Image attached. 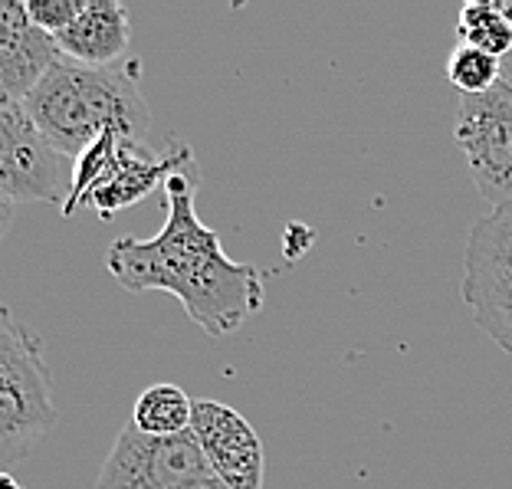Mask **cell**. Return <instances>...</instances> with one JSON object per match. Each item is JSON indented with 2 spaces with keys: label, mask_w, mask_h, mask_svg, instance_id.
Here are the masks:
<instances>
[{
  "label": "cell",
  "mask_w": 512,
  "mask_h": 489,
  "mask_svg": "<svg viewBox=\"0 0 512 489\" xmlns=\"http://www.w3.org/2000/svg\"><path fill=\"white\" fill-rule=\"evenodd\" d=\"M499 83H506L512 89V50L499 60Z\"/></svg>",
  "instance_id": "cell-18"
},
{
  "label": "cell",
  "mask_w": 512,
  "mask_h": 489,
  "mask_svg": "<svg viewBox=\"0 0 512 489\" xmlns=\"http://www.w3.org/2000/svg\"><path fill=\"white\" fill-rule=\"evenodd\" d=\"M191 411L194 401L184 388H178V384H151V388L138 394L128 424L148 437H174L191 430Z\"/></svg>",
  "instance_id": "cell-12"
},
{
  "label": "cell",
  "mask_w": 512,
  "mask_h": 489,
  "mask_svg": "<svg viewBox=\"0 0 512 489\" xmlns=\"http://www.w3.org/2000/svg\"><path fill=\"white\" fill-rule=\"evenodd\" d=\"M56 53L79 66H112L122 63L132 43V14L122 0H89L63 33L53 37Z\"/></svg>",
  "instance_id": "cell-11"
},
{
  "label": "cell",
  "mask_w": 512,
  "mask_h": 489,
  "mask_svg": "<svg viewBox=\"0 0 512 489\" xmlns=\"http://www.w3.org/2000/svg\"><path fill=\"white\" fill-rule=\"evenodd\" d=\"M509 4H512V0H509Z\"/></svg>",
  "instance_id": "cell-20"
},
{
  "label": "cell",
  "mask_w": 512,
  "mask_h": 489,
  "mask_svg": "<svg viewBox=\"0 0 512 489\" xmlns=\"http://www.w3.org/2000/svg\"><path fill=\"white\" fill-rule=\"evenodd\" d=\"M23 109L50 148L73 161L102 135L142 142L151 128V109L142 92V60L135 56L99 69L56 56V63L23 99Z\"/></svg>",
  "instance_id": "cell-2"
},
{
  "label": "cell",
  "mask_w": 512,
  "mask_h": 489,
  "mask_svg": "<svg viewBox=\"0 0 512 489\" xmlns=\"http://www.w3.org/2000/svg\"><path fill=\"white\" fill-rule=\"evenodd\" d=\"M457 37H460V46H470V50H480L486 56L503 60L512 50V20L503 4L473 0V4H463L460 10Z\"/></svg>",
  "instance_id": "cell-13"
},
{
  "label": "cell",
  "mask_w": 512,
  "mask_h": 489,
  "mask_svg": "<svg viewBox=\"0 0 512 489\" xmlns=\"http://www.w3.org/2000/svg\"><path fill=\"white\" fill-rule=\"evenodd\" d=\"M0 489H27L14 473H7V470H0Z\"/></svg>",
  "instance_id": "cell-19"
},
{
  "label": "cell",
  "mask_w": 512,
  "mask_h": 489,
  "mask_svg": "<svg viewBox=\"0 0 512 489\" xmlns=\"http://www.w3.org/2000/svg\"><path fill=\"white\" fill-rule=\"evenodd\" d=\"M86 4L89 0H27V14L46 37H56L83 14Z\"/></svg>",
  "instance_id": "cell-15"
},
{
  "label": "cell",
  "mask_w": 512,
  "mask_h": 489,
  "mask_svg": "<svg viewBox=\"0 0 512 489\" xmlns=\"http://www.w3.org/2000/svg\"><path fill=\"white\" fill-rule=\"evenodd\" d=\"M178 174H194V178L201 174L194 148L188 142L174 138L165 151H155L145 142H135V138H122L106 174H102L99 184L92 188L86 207H96L99 217L109 220L119 211H125V207L145 201L151 191L165 188Z\"/></svg>",
  "instance_id": "cell-8"
},
{
  "label": "cell",
  "mask_w": 512,
  "mask_h": 489,
  "mask_svg": "<svg viewBox=\"0 0 512 489\" xmlns=\"http://www.w3.org/2000/svg\"><path fill=\"white\" fill-rule=\"evenodd\" d=\"M476 191L493 211L512 207V89L496 83L483 96H463L453 125Z\"/></svg>",
  "instance_id": "cell-5"
},
{
  "label": "cell",
  "mask_w": 512,
  "mask_h": 489,
  "mask_svg": "<svg viewBox=\"0 0 512 489\" xmlns=\"http://www.w3.org/2000/svg\"><path fill=\"white\" fill-rule=\"evenodd\" d=\"M0 194L14 204H63L69 194L66 158L40 135L23 102L7 96H0Z\"/></svg>",
  "instance_id": "cell-7"
},
{
  "label": "cell",
  "mask_w": 512,
  "mask_h": 489,
  "mask_svg": "<svg viewBox=\"0 0 512 489\" xmlns=\"http://www.w3.org/2000/svg\"><path fill=\"white\" fill-rule=\"evenodd\" d=\"M463 302L476 325L512 355V207L473 224L463 250Z\"/></svg>",
  "instance_id": "cell-4"
},
{
  "label": "cell",
  "mask_w": 512,
  "mask_h": 489,
  "mask_svg": "<svg viewBox=\"0 0 512 489\" xmlns=\"http://www.w3.org/2000/svg\"><path fill=\"white\" fill-rule=\"evenodd\" d=\"M60 424L53 381L33 335L7 306H0V470H10Z\"/></svg>",
  "instance_id": "cell-3"
},
{
  "label": "cell",
  "mask_w": 512,
  "mask_h": 489,
  "mask_svg": "<svg viewBox=\"0 0 512 489\" xmlns=\"http://www.w3.org/2000/svg\"><path fill=\"white\" fill-rule=\"evenodd\" d=\"M56 56L53 37L30 20L27 4L0 0V96L23 102Z\"/></svg>",
  "instance_id": "cell-10"
},
{
  "label": "cell",
  "mask_w": 512,
  "mask_h": 489,
  "mask_svg": "<svg viewBox=\"0 0 512 489\" xmlns=\"http://www.w3.org/2000/svg\"><path fill=\"white\" fill-rule=\"evenodd\" d=\"M201 174H178L165 184L168 220L151 240L119 237L106 266L128 293H168L207 335H230L263 309V273L230 260L220 237L201 224L194 207Z\"/></svg>",
  "instance_id": "cell-1"
},
{
  "label": "cell",
  "mask_w": 512,
  "mask_h": 489,
  "mask_svg": "<svg viewBox=\"0 0 512 489\" xmlns=\"http://www.w3.org/2000/svg\"><path fill=\"white\" fill-rule=\"evenodd\" d=\"M211 473L194 434L148 437L132 424L109 450L96 489H184Z\"/></svg>",
  "instance_id": "cell-6"
},
{
  "label": "cell",
  "mask_w": 512,
  "mask_h": 489,
  "mask_svg": "<svg viewBox=\"0 0 512 489\" xmlns=\"http://www.w3.org/2000/svg\"><path fill=\"white\" fill-rule=\"evenodd\" d=\"M191 434L217 480L230 489H263V440L240 411L220 401H194Z\"/></svg>",
  "instance_id": "cell-9"
},
{
  "label": "cell",
  "mask_w": 512,
  "mask_h": 489,
  "mask_svg": "<svg viewBox=\"0 0 512 489\" xmlns=\"http://www.w3.org/2000/svg\"><path fill=\"white\" fill-rule=\"evenodd\" d=\"M447 79L463 96H483L499 83V60L457 43L447 56Z\"/></svg>",
  "instance_id": "cell-14"
},
{
  "label": "cell",
  "mask_w": 512,
  "mask_h": 489,
  "mask_svg": "<svg viewBox=\"0 0 512 489\" xmlns=\"http://www.w3.org/2000/svg\"><path fill=\"white\" fill-rule=\"evenodd\" d=\"M10 224H14V201H7V197L0 194V240L7 237Z\"/></svg>",
  "instance_id": "cell-16"
},
{
  "label": "cell",
  "mask_w": 512,
  "mask_h": 489,
  "mask_svg": "<svg viewBox=\"0 0 512 489\" xmlns=\"http://www.w3.org/2000/svg\"><path fill=\"white\" fill-rule=\"evenodd\" d=\"M184 489H230L224 480H217L214 473H207V476H201V480H194L191 486H184Z\"/></svg>",
  "instance_id": "cell-17"
}]
</instances>
